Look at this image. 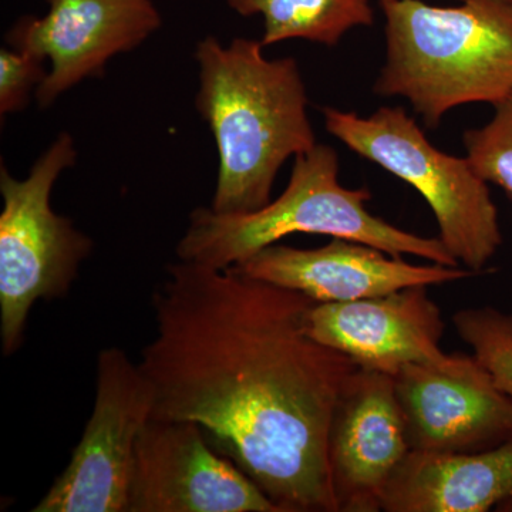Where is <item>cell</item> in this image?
<instances>
[{
	"label": "cell",
	"instance_id": "6da1fadb",
	"mask_svg": "<svg viewBox=\"0 0 512 512\" xmlns=\"http://www.w3.org/2000/svg\"><path fill=\"white\" fill-rule=\"evenodd\" d=\"M315 301L178 259L154 289L156 336L138 362L153 419L194 421L279 512H339L329 433L359 366L308 332Z\"/></svg>",
	"mask_w": 512,
	"mask_h": 512
},
{
	"label": "cell",
	"instance_id": "7a4b0ae2",
	"mask_svg": "<svg viewBox=\"0 0 512 512\" xmlns=\"http://www.w3.org/2000/svg\"><path fill=\"white\" fill-rule=\"evenodd\" d=\"M194 57L195 109L220 157L210 208L218 214L261 210L271 202L282 165L318 144L298 62L268 59L261 40L235 37L222 45L214 35L198 42Z\"/></svg>",
	"mask_w": 512,
	"mask_h": 512
},
{
	"label": "cell",
	"instance_id": "3957f363",
	"mask_svg": "<svg viewBox=\"0 0 512 512\" xmlns=\"http://www.w3.org/2000/svg\"><path fill=\"white\" fill-rule=\"evenodd\" d=\"M386 63L373 93L403 97L431 130L453 109L512 92V0H380Z\"/></svg>",
	"mask_w": 512,
	"mask_h": 512
},
{
	"label": "cell",
	"instance_id": "277c9868",
	"mask_svg": "<svg viewBox=\"0 0 512 512\" xmlns=\"http://www.w3.org/2000/svg\"><path fill=\"white\" fill-rule=\"evenodd\" d=\"M335 148L316 144L293 158L281 197L248 214H218L198 207L178 241L177 258L227 269L293 234L352 239L392 256H419L434 264L461 266L440 238L420 237L367 210V188H346L339 181Z\"/></svg>",
	"mask_w": 512,
	"mask_h": 512
},
{
	"label": "cell",
	"instance_id": "5b68a950",
	"mask_svg": "<svg viewBox=\"0 0 512 512\" xmlns=\"http://www.w3.org/2000/svg\"><path fill=\"white\" fill-rule=\"evenodd\" d=\"M322 114L340 143L419 192L458 264L474 274L484 271L503 244V232L488 183L467 157L434 147L402 107H380L366 117L323 107Z\"/></svg>",
	"mask_w": 512,
	"mask_h": 512
},
{
	"label": "cell",
	"instance_id": "8992f818",
	"mask_svg": "<svg viewBox=\"0 0 512 512\" xmlns=\"http://www.w3.org/2000/svg\"><path fill=\"white\" fill-rule=\"evenodd\" d=\"M76 141L63 131L25 180L0 165V340L3 355L22 346L26 323L39 299L66 296L80 266L93 251V239L52 208V191L77 161Z\"/></svg>",
	"mask_w": 512,
	"mask_h": 512
},
{
	"label": "cell",
	"instance_id": "52a82bcc",
	"mask_svg": "<svg viewBox=\"0 0 512 512\" xmlns=\"http://www.w3.org/2000/svg\"><path fill=\"white\" fill-rule=\"evenodd\" d=\"M153 387L120 348L97 356L96 399L69 464L33 512H127L141 430L153 416Z\"/></svg>",
	"mask_w": 512,
	"mask_h": 512
},
{
	"label": "cell",
	"instance_id": "ba28073f",
	"mask_svg": "<svg viewBox=\"0 0 512 512\" xmlns=\"http://www.w3.org/2000/svg\"><path fill=\"white\" fill-rule=\"evenodd\" d=\"M194 421H147L138 436L127 512H279Z\"/></svg>",
	"mask_w": 512,
	"mask_h": 512
},
{
	"label": "cell",
	"instance_id": "9c48e42d",
	"mask_svg": "<svg viewBox=\"0 0 512 512\" xmlns=\"http://www.w3.org/2000/svg\"><path fill=\"white\" fill-rule=\"evenodd\" d=\"M42 18L22 16L6 33L8 46L50 62L36 92L40 109L86 79L103 76L113 57L143 45L163 25L154 0H46Z\"/></svg>",
	"mask_w": 512,
	"mask_h": 512
},
{
	"label": "cell",
	"instance_id": "30bf717a",
	"mask_svg": "<svg viewBox=\"0 0 512 512\" xmlns=\"http://www.w3.org/2000/svg\"><path fill=\"white\" fill-rule=\"evenodd\" d=\"M393 382L412 450L480 451L512 437V399L476 356L407 365Z\"/></svg>",
	"mask_w": 512,
	"mask_h": 512
},
{
	"label": "cell",
	"instance_id": "8fae6325",
	"mask_svg": "<svg viewBox=\"0 0 512 512\" xmlns=\"http://www.w3.org/2000/svg\"><path fill=\"white\" fill-rule=\"evenodd\" d=\"M429 286L348 302L315 303L306 319L308 332L338 350L360 369L394 376L407 365H439L444 320Z\"/></svg>",
	"mask_w": 512,
	"mask_h": 512
},
{
	"label": "cell",
	"instance_id": "7c38bea8",
	"mask_svg": "<svg viewBox=\"0 0 512 512\" xmlns=\"http://www.w3.org/2000/svg\"><path fill=\"white\" fill-rule=\"evenodd\" d=\"M234 266L252 278L301 292L316 303L356 301L476 275L464 266L410 264L345 238H333L315 249L269 245Z\"/></svg>",
	"mask_w": 512,
	"mask_h": 512
},
{
	"label": "cell",
	"instance_id": "4fadbf2b",
	"mask_svg": "<svg viewBox=\"0 0 512 512\" xmlns=\"http://www.w3.org/2000/svg\"><path fill=\"white\" fill-rule=\"evenodd\" d=\"M393 376L357 369L329 433V466L339 511L382 510L387 484L410 453Z\"/></svg>",
	"mask_w": 512,
	"mask_h": 512
},
{
	"label": "cell",
	"instance_id": "5bb4252c",
	"mask_svg": "<svg viewBox=\"0 0 512 512\" xmlns=\"http://www.w3.org/2000/svg\"><path fill=\"white\" fill-rule=\"evenodd\" d=\"M511 504L512 437L480 451L410 450L382 498L387 512H485Z\"/></svg>",
	"mask_w": 512,
	"mask_h": 512
},
{
	"label": "cell",
	"instance_id": "9a60e30c",
	"mask_svg": "<svg viewBox=\"0 0 512 512\" xmlns=\"http://www.w3.org/2000/svg\"><path fill=\"white\" fill-rule=\"evenodd\" d=\"M244 18L262 16L261 43L276 45L286 40H308L336 46L346 33L369 28L375 12L369 0H225Z\"/></svg>",
	"mask_w": 512,
	"mask_h": 512
},
{
	"label": "cell",
	"instance_id": "2e32d148",
	"mask_svg": "<svg viewBox=\"0 0 512 512\" xmlns=\"http://www.w3.org/2000/svg\"><path fill=\"white\" fill-rule=\"evenodd\" d=\"M453 320L458 336L512 399V315L493 308L464 309Z\"/></svg>",
	"mask_w": 512,
	"mask_h": 512
},
{
	"label": "cell",
	"instance_id": "e0dca14e",
	"mask_svg": "<svg viewBox=\"0 0 512 512\" xmlns=\"http://www.w3.org/2000/svg\"><path fill=\"white\" fill-rule=\"evenodd\" d=\"M463 143L480 177L512 200V92L495 104L493 119L464 133Z\"/></svg>",
	"mask_w": 512,
	"mask_h": 512
},
{
	"label": "cell",
	"instance_id": "ac0fdd59",
	"mask_svg": "<svg viewBox=\"0 0 512 512\" xmlns=\"http://www.w3.org/2000/svg\"><path fill=\"white\" fill-rule=\"evenodd\" d=\"M46 60L29 49L9 46L0 50V116H9L28 107L30 96H36L49 72Z\"/></svg>",
	"mask_w": 512,
	"mask_h": 512
}]
</instances>
